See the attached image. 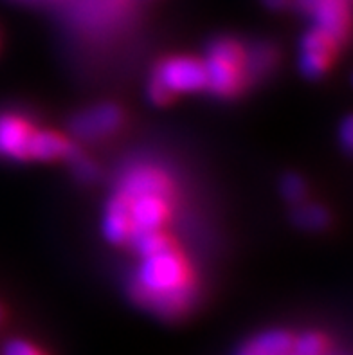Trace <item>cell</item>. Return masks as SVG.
I'll use <instances>...</instances> for the list:
<instances>
[{"mask_svg": "<svg viewBox=\"0 0 353 355\" xmlns=\"http://www.w3.org/2000/svg\"><path fill=\"white\" fill-rule=\"evenodd\" d=\"M132 288L143 305L164 315L180 314L195 297L189 266L173 248L143 258Z\"/></svg>", "mask_w": 353, "mask_h": 355, "instance_id": "cell-1", "label": "cell"}, {"mask_svg": "<svg viewBox=\"0 0 353 355\" xmlns=\"http://www.w3.org/2000/svg\"><path fill=\"white\" fill-rule=\"evenodd\" d=\"M204 69H206L207 87L215 94H234L246 78L243 51L233 40L213 42L207 60L204 62Z\"/></svg>", "mask_w": 353, "mask_h": 355, "instance_id": "cell-2", "label": "cell"}, {"mask_svg": "<svg viewBox=\"0 0 353 355\" xmlns=\"http://www.w3.org/2000/svg\"><path fill=\"white\" fill-rule=\"evenodd\" d=\"M157 83H161L171 96L175 92H193L207 87L204 63L193 58H170L157 69Z\"/></svg>", "mask_w": 353, "mask_h": 355, "instance_id": "cell-3", "label": "cell"}, {"mask_svg": "<svg viewBox=\"0 0 353 355\" xmlns=\"http://www.w3.org/2000/svg\"><path fill=\"white\" fill-rule=\"evenodd\" d=\"M171 195H139L125 200L128 207L130 236L143 231H161L170 216Z\"/></svg>", "mask_w": 353, "mask_h": 355, "instance_id": "cell-4", "label": "cell"}, {"mask_svg": "<svg viewBox=\"0 0 353 355\" xmlns=\"http://www.w3.org/2000/svg\"><path fill=\"white\" fill-rule=\"evenodd\" d=\"M171 195V182L161 168L152 164H135L121 175L117 195L121 198H134L139 195Z\"/></svg>", "mask_w": 353, "mask_h": 355, "instance_id": "cell-5", "label": "cell"}, {"mask_svg": "<svg viewBox=\"0 0 353 355\" xmlns=\"http://www.w3.org/2000/svg\"><path fill=\"white\" fill-rule=\"evenodd\" d=\"M301 8L313 18V27L327 33L339 44L348 31L346 0H300Z\"/></svg>", "mask_w": 353, "mask_h": 355, "instance_id": "cell-6", "label": "cell"}, {"mask_svg": "<svg viewBox=\"0 0 353 355\" xmlns=\"http://www.w3.org/2000/svg\"><path fill=\"white\" fill-rule=\"evenodd\" d=\"M337 47V42L328 36L327 33L319 31L318 27H312L307 35L301 38V56L300 67L307 78H319L327 71L330 56Z\"/></svg>", "mask_w": 353, "mask_h": 355, "instance_id": "cell-7", "label": "cell"}, {"mask_svg": "<svg viewBox=\"0 0 353 355\" xmlns=\"http://www.w3.org/2000/svg\"><path fill=\"white\" fill-rule=\"evenodd\" d=\"M33 126L15 114H0V157L29 159Z\"/></svg>", "mask_w": 353, "mask_h": 355, "instance_id": "cell-8", "label": "cell"}, {"mask_svg": "<svg viewBox=\"0 0 353 355\" xmlns=\"http://www.w3.org/2000/svg\"><path fill=\"white\" fill-rule=\"evenodd\" d=\"M121 123V110L114 105H98L72 119L71 130L80 139H98L114 132Z\"/></svg>", "mask_w": 353, "mask_h": 355, "instance_id": "cell-9", "label": "cell"}, {"mask_svg": "<svg viewBox=\"0 0 353 355\" xmlns=\"http://www.w3.org/2000/svg\"><path fill=\"white\" fill-rule=\"evenodd\" d=\"M78 155V150L71 143L53 134V132H36L33 134L31 146H29V159H40V161H51V159L67 157L72 159Z\"/></svg>", "mask_w": 353, "mask_h": 355, "instance_id": "cell-10", "label": "cell"}, {"mask_svg": "<svg viewBox=\"0 0 353 355\" xmlns=\"http://www.w3.org/2000/svg\"><path fill=\"white\" fill-rule=\"evenodd\" d=\"M103 233L112 243H126L130 239L128 207L119 195H114L107 204L103 216Z\"/></svg>", "mask_w": 353, "mask_h": 355, "instance_id": "cell-11", "label": "cell"}, {"mask_svg": "<svg viewBox=\"0 0 353 355\" xmlns=\"http://www.w3.org/2000/svg\"><path fill=\"white\" fill-rule=\"evenodd\" d=\"M291 334L273 330V332H265L261 336L250 341L240 355H289L292 348Z\"/></svg>", "mask_w": 353, "mask_h": 355, "instance_id": "cell-12", "label": "cell"}, {"mask_svg": "<svg viewBox=\"0 0 353 355\" xmlns=\"http://www.w3.org/2000/svg\"><path fill=\"white\" fill-rule=\"evenodd\" d=\"M128 243H132V248L135 249L141 258L152 257L157 252L168 251L171 249V242L166 239L161 231H143V233H135L128 239Z\"/></svg>", "mask_w": 353, "mask_h": 355, "instance_id": "cell-13", "label": "cell"}, {"mask_svg": "<svg viewBox=\"0 0 353 355\" xmlns=\"http://www.w3.org/2000/svg\"><path fill=\"white\" fill-rule=\"evenodd\" d=\"M276 54L267 45H255L250 51H243V71L246 76H258L274 63Z\"/></svg>", "mask_w": 353, "mask_h": 355, "instance_id": "cell-14", "label": "cell"}, {"mask_svg": "<svg viewBox=\"0 0 353 355\" xmlns=\"http://www.w3.org/2000/svg\"><path fill=\"white\" fill-rule=\"evenodd\" d=\"M327 341L319 334H303L301 338L292 343L289 355H325Z\"/></svg>", "mask_w": 353, "mask_h": 355, "instance_id": "cell-15", "label": "cell"}, {"mask_svg": "<svg viewBox=\"0 0 353 355\" xmlns=\"http://www.w3.org/2000/svg\"><path fill=\"white\" fill-rule=\"evenodd\" d=\"M294 220L304 230H322L328 224V213L319 206H303L295 211Z\"/></svg>", "mask_w": 353, "mask_h": 355, "instance_id": "cell-16", "label": "cell"}, {"mask_svg": "<svg viewBox=\"0 0 353 355\" xmlns=\"http://www.w3.org/2000/svg\"><path fill=\"white\" fill-rule=\"evenodd\" d=\"M282 191L292 202L301 200L304 195V182L298 175H286L282 182Z\"/></svg>", "mask_w": 353, "mask_h": 355, "instance_id": "cell-17", "label": "cell"}, {"mask_svg": "<svg viewBox=\"0 0 353 355\" xmlns=\"http://www.w3.org/2000/svg\"><path fill=\"white\" fill-rule=\"evenodd\" d=\"M72 162H74V170H76V175L80 177L81 180H92L96 177V168L92 162H89L87 159H83L78 153V155H74V157L71 159Z\"/></svg>", "mask_w": 353, "mask_h": 355, "instance_id": "cell-18", "label": "cell"}, {"mask_svg": "<svg viewBox=\"0 0 353 355\" xmlns=\"http://www.w3.org/2000/svg\"><path fill=\"white\" fill-rule=\"evenodd\" d=\"M4 355H42V354L36 350V348H33L29 343L11 341L8 347L4 348Z\"/></svg>", "mask_w": 353, "mask_h": 355, "instance_id": "cell-19", "label": "cell"}, {"mask_svg": "<svg viewBox=\"0 0 353 355\" xmlns=\"http://www.w3.org/2000/svg\"><path fill=\"white\" fill-rule=\"evenodd\" d=\"M150 98H152L153 103L161 105V103H166V101H170L171 94L161 85V83H157V81L153 80L152 85H150Z\"/></svg>", "mask_w": 353, "mask_h": 355, "instance_id": "cell-20", "label": "cell"}, {"mask_svg": "<svg viewBox=\"0 0 353 355\" xmlns=\"http://www.w3.org/2000/svg\"><path fill=\"white\" fill-rule=\"evenodd\" d=\"M339 137L343 141L346 148H352V141H353V123H352V117H346L343 125H341V130H339Z\"/></svg>", "mask_w": 353, "mask_h": 355, "instance_id": "cell-21", "label": "cell"}, {"mask_svg": "<svg viewBox=\"0 0 353 355\" xmlns=\"http://www.w3.org/2000/svg\"><path fill=\"white\" fill-rule=\"evenodd\" d=\"M264 2L268 6V8L279 9V8H283V6H286V2H289V0H264Z\"/></svg>", "mask_w": 353, "mask_h": 355, "instance_id": "cell-22", "label": "cell"}, {"mask_svg": "<svg viewBox=\"0 0 353 355\" xmlns=\"http://www.w3.org/2000/svg\"><path fill=\"white\" fill-rule=\"evenodd\" d=\"M0 320H2V311H0Z\"/></svg>", "mask_w": 353, "mask_h": 355, "instance_id": "cell-23", "label": "cell"}]
</instances>
